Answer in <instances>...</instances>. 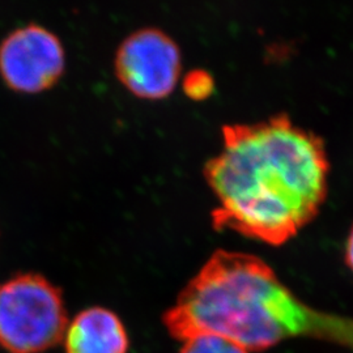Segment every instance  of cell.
<instances>
[{
    "label": "cell",
    "mask_w": 353,
    "mask_h": 353,
    "mask_svg": "<svg viewBox=\"0 0 353 353\" xmlns=\"http://www.w3.org/2000/svg\"><path fill=\"white\" fill-rule=\"evenodd\" d=\"M217 207L216 230L279 246L316 219L330 161L322 138L278 114L223 127V147L204 166Z\"/></svg>",
    "instance_id": "6da1fadb"
},
{
    "label": "cell",
    "mask_w": 353,
    "mask_h": 353,
    "mask_svg": "<svg viewBox=\"0 0 353 353\" xmlns=\"http://www.w3.org/2000/svg\"><path fill=\"white\" fill-rule=\"evenodd\" d=\"M178 341L214 334L249 352L310 336L350 344L353 325L300 301L258 256L217 250L163 316Z\"/></svg>",
    "instance_id": "7a4b0ae2"
},
{
    "label": "cell",
    "mask_w": 353,
    "mask_h": 353,
    "mask_svg": "<svg viewBox=\"0 0 353 353\" xmlns=\"http://www.w3.org/2000/svg\"><path fill=\"white\" fill-rule=\"evenodd\" d=\"M70 319L62 290L39 274H17L0 284V347L43 353L61 344Z\"/></svg>",
    "instance_id": "3957f363"
},
{
    "label": "cell",
    "mask_w": 353,
    "mask_h": 353,
    "mask_svg": "<svg viewBox=\"0 0 353 353\" xmlns=\"http://www.w3.org/2000/svg\"><path fill=\"white\" fill-rule=\"evenodd\" d=\"M182 57L176 41L157 28H143L123 39L115 52L118 81L138 99L163 100L176 89Z\"/></svg>",
    "instance_id": "277c9868"
},
{
    "label": "cell",
    "mask_w": 353,
    "mask_h": 353,
    "mask_svg": "<svg viewBox=\"0 0 353 353\" xmlns=\"http://www.w3.org/2000/svg\"><path fill=\"white\" fill-rule=\"evenodd\" d=\"M65 52L61 39L37 24L19 28L0 43V77L24 94L49 90L62 79Z\"/></svg>",
    "instance_id": "5b68a950"
},
{
    "label": "cell",
    "mask_w": 353,
    "mask_h": 353,
    "mask_svg": "<svg viewBox=\"0 0 353 353\" xmlns=\"http://www.w3.org/2000/svg\"><path fill=\"white\" fill-rule=\"evenodd\" d=\"M65 353H127L128 335L119 316L93 306L80 312L64 334Z\"/></svg>",
    "instance_id": "8992f818"
},
{
    "label": "cell",
    "mask_w": 353,
    "mask_h": 353,
    "mask_svg": "<svg viewBox=\"0 0 353 353\" xmlns=\"http://www.w3.org/2000/svg\"><path fill=\"white\" fill-rule=\"evenodd\" d=\"M179 353H249V351L224 336L201 334L183 341Z\"/></svg>",
    "instance_id": "52a82bcc"
},
{
    "label": "cell",
    "mask_w": 353,
    "mask_h": 353,
    "mask_svg": "<svg viewBox=\"0 0 353 353\" xmlns=\"http://www.w3.org/2000/svg\"><path fill=\"white\" fill-rule=\"evenodd\" d=\"M185 93L192 100H204L214 90L212 77L204 71H192L183 81Z\"/></svg>",
    "instance_id": "ba28073f"
},
{
    "label": "cell",
    "mask_w": 353,
    "mask_h": 353,
    "mask_svg": "<svg viewBox=\"0 0 353 353\" xmlns=\"http://www.w3.org/2000/svg\"><path fill=\"white\" fill-rule=\"evenodd\" d=\"M345 263L353 272V227L350 232V236L347 239V245H345Z\"/></svg>",
    "instance_id": "9c48e42d"
}]
</instances>
